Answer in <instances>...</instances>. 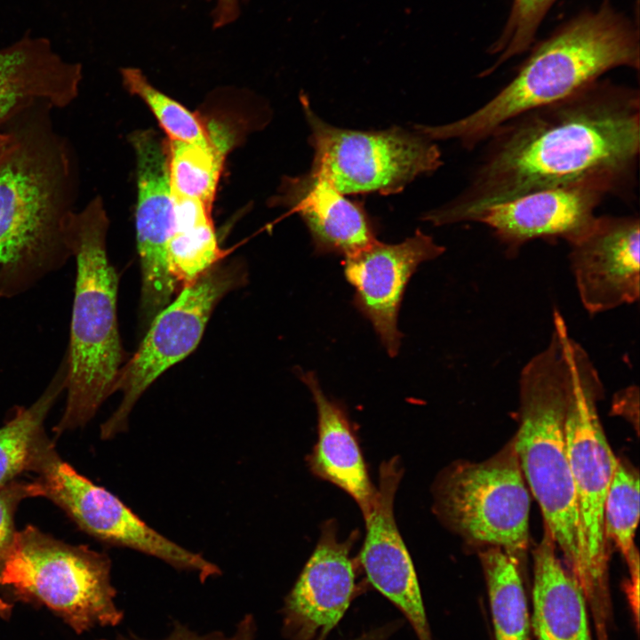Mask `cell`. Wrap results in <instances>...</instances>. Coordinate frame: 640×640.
Returning <instances> with one entry per match:
<instances>
[{
  "mask_svg": "<svg viewBox=\"0 0 640 640\" xmlns=\"http://www.w3.org/2000/svg\"><path fill=\"white\" fill-rule=\"evenodd\" d=\"M444 250L417 230L398 244L377 239L345 258L344 276L354 288V306L372 324L388 356L399 352L403 334L398 314L410 278L422 262L437 258Z\"/></svg>",
  "mask_w": 640,
  "mask_h": 640,
  "instance_id": "cell-13",
  "label": "cell"
},
{
  "mask_svg": "<svg viewBox=\"0 0 640 640\" xmlns=\"http://www.w3.org/2000/svg\"><path fill=\"white\" fill-rule=\"evenodd\" d=\"M124 85L151 110L170 141L205 142L209 140V124L185 106L153 86L136 68L121 70Z\"/></svg>",
  "mask_w": 640,
  "mask_h": 640,
  "instance_id": "cell-25",
  "label": "cell"
},
{
  "mask_svg": "<svg viewBox=\"0 0 640 640\" xmlns=\"http://www.w3.org/2000/svg\"><path fill=\"white\" fill-rule=\"evenodd\" d=\"M12 611V606L0 598V616L4 619H7Z\"/></svg>",
  "mask_w": 640,
  "mask_h": 640,
  "instance_id": "cell-33",
  "label": "cell"
},
{
  "mask_svg": "<svg viewBox=\"0 0 640 640\" xmlns=\"http://www.w3.org/2000/svg\"><path fill=\"white\" fill-rule=\"evenodd\" d=\"M434 510L468 543L500 548L520 562L528 548L530 496L513 442L484 461L444 469L434 485Z\"/></svg>",
  "mask_w": 640,
  "mask_h": 640,
  "instance_id": "cell-8",
  "label": "cell"
},
{
  "mask_svg": "<svg viewBox=\"0 0 640 640\" xmlns=\"http://www.w3.org/2000/svg\"><path fill=\"white\" fill-rule=\"evenodd\" d=\"M572 389L565 440L578 511L579 565L575 579L586 596L599 640L608 638L613 620L608 580L604 505L619 460L602 428L597 402L603 385L585 349L564 336Z\"/></svg>",
  "mask_w": 640,
  "mask_h": 640,
  "instance_id": "cell-5",
  "label": "cell"
},
{
  "mask_svg": "<svg viewBox=\"0 0 640 640\" xmlns=\"http://www.w3.org/2000/svg\"><path fill=\"white\" fill-rule=\"evenodd\" d=\"M108 220L100 197L61 221L64 247L75 257L76 276L63 416L56 431L82 426L113 393L124 354L118 332V278L106 247Z\"/></svg>",
  "mask_w": 640,
  "mask_h": 640,
  "instance_id": "cell-3",
  "label": "cell"
},
{
  "mask_svg": "<svg viewBox=\"0 0 640 640\" xmlns=\"http://www.w3.org/2000/svg\"><path fill=\"white\" fill-rule=\"evenodd\" d=\"M317 411V441L308 458L313 474L347 492L358 505L364 518L376 496L367 467L344 408L324 393L316 374L300 373Z\"/></svg>",
  "mask_w": 640,
  "mask_h": 640,
  "instance_id": "cell-20",
  "label": "cell"
},
{
  "mask_svg": "<svg viewBox=\"0 0 640 640\" xmlns=\"http://www.w3.org/2000/svg\"><path fill=\"white\" fill-rule=\"evenodd\" d=\"M270 202L298 213L309 231L316 254L346 258L377 240L364 207L308 172L284 177Z\"/></svg>",
  "mask_w": 640,
  "mask_h": 640,
  "instance_id": "cell-18",
  "label": "cell"
},
{
  "mask_svg": "<svg viewBox=\"0 0 640 640\" xmlns=\"http://www.w3.org/2000/svg\"><path fill=\"white\" fill-rule=\"evenodd\" d=\"M354 539L340 540L333 520L284 599L283 633L289 640H324L343 617L356 589Z\"/></svg>",
  "mask_w": 640,
  "mask_h": 640,
  "instance_id": "cell-16",
  "label": "cell"
},
{
  "mask_svg": "<svg viewBox=\"0 0 640 640\" xmlns=\"http://www.w3.org/2000/svg\"><path fill=\"white\" fill-rule=\"evenodd\" d=\"M63 215L50 165L18 142L0 159L2 269L14 274L39 266L54 242H62Z\"/></svg>",
  "mask_w": 640,
  "mask_h": 640,
  "instance_id": "cell-11",
  "label": "cell"
},
{
  "mask_svg": "<svg viewBox=\"0 0 640 640\" xmlns=\"http://www.w3.org/2000/svg\"><path fill=\"white\" fill-rule=\"evenodd\" d=\"M81 66L59 57L44 38L0 50V123L37 100L64 107L77 94Z\"/></svg>",
  "mask_w": 640,
  "mask_h": 640,
  "instance_id": "cell-19",
  "label": "cell"
},
{
  "mask_svg": "<svg viewBox=\"0 0 640 640\" xmlns=\"http://www.w3.org/2000/svg\"><path fill=\"white\" fill-rule=\"evenodd\" d=\"M31 469L39 473L41 496L60 506L78 525L105 542L154 556L202 582L220 576V568L147 524L116 495L62 461L45 441Z\"/></svg>",
  "mask_w": 640,
  "mask_h": 640,
  "instance_id": "cell-10",
  "label": "cell"
},
{
  "mask_svg": "<svg viewBox=\"0 0 640 640\" xmlns=\"http://www.w3.org/2000/svg\"><path fill=\"white\" fill-rule=\"evenodd\" d=\"M240 14V0H216L212 12L214 28H221L235 21Z\"/></svg>",
  "mask_w": 640,
  "mask_h": 640,
  "instance_id": "cell-30",
  "label": "cell"
},
{
  "mask_svg": "<svg viewBox=\"0 0 640 640\" xmlns=\"http://www.w3.org/2000/svg\"><path fill=\"white\" fill-rule=\"evenodd\" d=\"M548 530L533 551L532 615L534 640H593L586 596L556 553Z\"/></svg>",
  "mask_w": 640,
  "mask_h": 640,
  "instance_id": "cell-21",
  "label": "cell"
},
{
  "mask_svg": "<svg viewBox=\"0 0 640 640\" xmlns=\"http://www.w3.org/2000/svg\"><path fill=\"white\" fill-rule=\"evenodd\" d=\"M490 602L494 640H530L531 618L519 562L500 548L479 553Z\"/></svg>",
  "mask_w": 640,
  "mask_h": 640,
  "instance_id": "cell-23",
  "label": "cell"
},
{
  "mask_svg": "<svg viewBox=\"0 0 640 640\" xmlns=\"http://www.w3.org/2000/svg\"><path fill=\"white\" fill-rule=\"evenodd\" d=\"M608 194L609 188L591 182L544 189L493 205L476 222L490 228L511 257L539 238L572 244L591 228L596 208Z\"/></svg>",
  "mask_w": 640,
  "mask_h": 640,
  "instance_id": "cell-17",
  "label": "cell"
},
{
  "mask_svg": "<svg viewBox=\"0 0 640 640\" xmlns=\"http://www.w3.org/2000/svg\"><path fill=\"white\" fill-rule=\"evenodd\" d=\"M550 341L523 368L519 378L518 428L512 442L545 529L575 576L579 565L578 511L565 440L572 374L564 348L566 324L553 314Z\"/></svg>",
  "mask_w": 640,
  "mask_h": 640,
  "instance_id": "cell-4",
  "label": "cell"
},
{
  "mask_svg": "<svg viewBox=\"0 0 640 640\" xmlns=\"http://www.w3.org/2000/svg\"><path fill=\"white\" fill-rule=\"evenodd\" d=\"M255 625L251 616H246L237 626L236 633L226 636L220 632L199 635L189 630L187 627L177 624L172 633L163 640H253ZM122 640H143L138 637H127Z\"/></svg>",
  "mask_w": 640,
  "mask_h": 640,
  "instance_id": "cell-29",
  "label": "cell"
},
{
  "mask_svg": "<svg viewBox=\"0 0 640 640\" xmlns=\"http://www.w3.org/2000/svg\"><path fill=\"white\" fill-rule=\"evenodd\" d=\"M246 278L242 263L216 264L157 313L138 350L120 369L115 391L123 400L100 428L102 438L126 430L140 396L164 372L198 345L215 306Z\"/></svg>",
  "mask_w": 640,
  "mask_h": 640,
  "instance_id": "cell-9",
  "label": "cell"
},
{
  "mask_svg": "<svg viewBox=\"0 0 640 640\" xmlns=\"http://www.w3.org/2000/svg\"><path fill=\"white\" fill-rule=\"evenodd\" d=\"M136 159L137 248L141 267V311L152 320L178 288L171 275L167 245L174 225L168 144L153 129L129 136Z\"/></svg>",
  "mask_w": 640,
  "mask_h": 640,
  "instance_id": "cell-12",
  "label": "cell"
},
{
  "mask_svg": "<svg viewBox=\"0 0 640 640\" xmlns=\"http://www.w3.org/2000/svg\"><path fill=\"white\" fill-rule=\"evenodd\" d=\"M28 496H41V489L36 482L0 486V572L16 533L13 526L15 507L22 498Z\"/></svg>",
  "mask_w": 640,
  "mask_h": 640,
  "instance_id": "cell-28",
  "label": "cell"
},
{
  "mask_svg": "<svg viewBox=\"0 0 640 640\" xmlns=\"http://www.w3.org/2000/svg\"><path fill=\"white\" fill-rule=\"evenodd\" d=\"M638 216H596L588 230L570 244L569 260L584 308L591 315L638 300L640 294Z\"/></svg>",
  "mask_w": 640,
  "mask_h": 640,
  "instance_id": "cell-14",
  "label": "cell"
},
{
  "mask_svg": "<svg viewBox=\"0 0 640 640\" xmlns=\"http://www.w3.org/2000/svg\"><path fill=\"white\" fill-rule=\"evenodd\" d=\"M0 585L47 606L77 633L116 626L123 619L115 603L108 557L63 543L32 526L16 532Z\"/></svg>",
  "mask_w": 640,
  "mask_h": 640,
  "instance_id": "cell-6",
  "label": "cell"
},
{
  "mask_svg": "<svg viewBox=\"0 0 640 640\" xmlns=\"http://www.w3.org/2000/svg\"><path fill=\"white\" fill-rule=\"evenodd\" d=\"M205 142L170 141L169 178L172 195L212 206L224 159L233 142L219 124H209Z\"/></svg>",
  "mask_w": 640,
  "mask_h": 640,
  "instance_id": "cell-22",
  "label": "cell"
},
{
  "mask_svg": "<svg viewBox=\"0 0 640 640\" xmlns=\"http://www.w3.org/2000/svg\"><path fill=\"white\" fill-rule=\"evenodd\" d=\"M556 0H513L507 23L500 37L488 49L497 55L493 65L480 76L492 74L503 62L523 53L534 42L544 17Z\"/></svg>",
  "mask_w": 640,
  "mask_h": 640,
  "instance_id": "cell-27",
  "label": "cell"
},
{
  "mask_svg": "<svg viewBox=\"0 0 640 640\" xmlns=\"http://www.w3.org/2000/svg\"><path fill=\"white\" fill-rule=\"evenodd\" d=\"M403 468L397 457L383 461L376 496L365 522L358 559L370 583L410 622L419 640H433L417 574L394 516Z\"/></svg>",
  "mask_w": 640,
  "mask_h": 640,
  "instance_id": "cell-15",
  "label": "cell"
},
{
  "mask_svg": "<svg viewBox=\"0 0 640 640\" xmlns=\"http://www.w3.org/2000/svg\"><path fill=\"white\" fill-rule=\"evenodd\" d=\"M620 67L639 69L638 28L604 0L536 44L510 82L476 111L417 130L432 140L455 139L472 149L505 122L566 98Z\"/></svg>",
  "mask_w": 640,
  "mask_h": 640,
  "instance_id": "cell-2",
  "label": "cell"
},
{
  "mask_svg": "<svg viewBox=\"0 0 640 640\" xmlns=\"http://www.w3.org/2000/svg\"><path fill=\"white\" fill-rule=\"evenodd\" d=\"M402 622L395 620L361 634L352 640H388L401 626Z\"/></svg>",
  "mask_w": 640,
  "mask_h": 640,
  "instance_id": "cell-31",
  "label": "cell"
},
{
  "mask_svg": "<svg viewBox=\"0 0 640 640\" xmlns=\"http://www.w3.org/2000/svg\"><path fill=\"white\" fill-rule=\"evenodd\" d=\"M639 478L637 473L619 460L604 505V531L628 564L636 557L635 533L639 520Z\"/></svg>",
  "mask_w": 640,
  "mask_h": 640,
  "instance_id": "cell-26",
  "label": "cell"
},
{
  "mask_svg": "<svg viewBox=\"0 0 640 640\" xmlns=\"http://www.w3.org/2000/svg\"><path fill=\"white\" fill-rule=\"evenodd\" d=\"M66 370L58 372L44 394L29 407L20 408L0 428V486L7 484L25 469H31L45 442L43 422L65 388Z\"/></svg>",
  "mask_w": 640,
  "mask_h": 640,
  "instance_id": "cell-24",
  "label": "cell"
},
{
  "mask_svg": "<svg viewBox=\"0 0 640 640\" xmlns=\"http://www.w3.org/2000/svg\"><path fill=\"white\" fill-rule=\"evenodd\" d=\"M18 142L13 135L0 133V159L12 150Z\"/></svg>",
  "mask_w": 640,
  "mask_h": 640,
  "instance_id": "cell-32",
  "label": "cell"
},
{
  "mask_svg": "<svg viewBox=\"0 0 640 640\" xmlns=\"http://www.w3.org/2000/svg\"><path fill=\"white\" fill-rule=\"evenodd\" d=\"M487 142L469 183L425 214L436 226L474 221L526 194L580 183L620 192L632 183L640 150L638 89L597 80L505 122Z\"/></svg>",
  "mask_w": 640,
  "mask_h": 640,
  "instance_id": "cell-1",
  "label": "cell"
},
{
  "mask_svg": "<svg viewBox=\"0 0 640 640\" xmlns=\"http://www.w3.org/2000/svg\"><path fill=\"white\" fill-rule=\"evenodd\" d=\"M300 100L313 148L308 172L343 195L399 193L442 164L437 145L418 131L336 127L316 116L306 94Z\"/></svg>",
  "mask_w": 640,
  "mask_h": 640,
  "instance_id": "cell-7",
  "label": "cell"
}]
</instances>
